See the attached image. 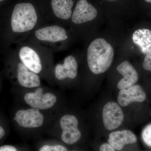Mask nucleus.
<instances>
[{
	"instance_id": "5",
	"label": "nucleus",
	"mask_w": 151,
	"mask_h": 151,
	"mask_svg": "<svg viewBox=\"0 0 151 151\" xmlns=\"http://www.w3.org/2000/svg\"><path fill=\"white\" fill-rule=\"evenodd\" d=\"M103 117L105 128L107 130L112 131L122 125L124 121V113L117 103L109 102L103 108Z\"/></svg>"
},
{
	"instance_id": "17",
	"label": "nucleus",
	"mask_w": 151,
	"mask_h": 151,
	"mask_svg": "<svg viewBox=\"0 0 151 151\" xmlns=\"http://www.w3.org/2000/svg\"><path fill=\"white\" fill-rule=\"evenodd\" d=\"M142 136L146 145L151 147V124L145 127L142 132Z\"/></svg>"
},
{
	"instance_id": "2",
	"label": "nucleus",
	"mask_w": 151,
	"mask_h": 151,
	"mask_svg": "<svg viewBox=\"0 0 151 151\" xmlns=\"http://www.w3.org/2000/svg\"><path fill=\"white\" fill-rule=\"evenodd\" d=\"M37 16L34 6L29 3L17 4L14 8L11 20L12 31L15 33L31 30L36 24Z\"/></svg>"
},
{
	"instance_id": "9",
	"label": "nucleus",
	"mask_w": 151,
	"mask_h": 151,
	"mask_svg": "<svg viewBox=\"0 0 151 151\" xmlns=\"http://www.w3.org/2000/svg\"><path fill=\"white\" fill-rule=\"evenodd\" d=\"M35 35L40 40L52 42L62 41L68 38L65 29L56 25L40 29L36 31Z\"/></svg>"
},
{
	"instance_id": "12",
	"label": "nucleus",
	"mask_w": 151,
	"mask_h": 151,
	"mask_svg": "<svg viewBox=\"0 0 151 151\" xmlns=\"http://www.w3.org/2000/svg\"><path fill=\"white\" fill-rule=\"evenodd\" d=\"M77 62L75 58L69 55L65 58L63 64H58L55 68V78L61 80L66 78H75L77 74Z\"/></svg>"
},
{
	"instance_id": "10",
	"label": "nucleus",
	"mask_w": 151,
	"mask_h": 151,
	"mask_svg": "<svg viewBox=\"0 0 151 151\" xmlns=\"http://www.w3.org/2000/svg\"><path fill=\"white\" fill-rule=\"evenodd\" d=\"M117 71L124 76L118 83V89H127L134 85L139 79L137 72L133 65L128 61H125L118 65Z\"/></svg>"
},
{
	"instance_id": "8",
	"label": "nucleus",
	"mask_w": 151,
	"mask_h": 151,
	"mask_svg": "<svg viewBox=\"0 0 151 151\" xmlns=\"http://www.w3.org/2000/svg\"><path fill=\"white\" fill-rule=\"evenodd\" d=\"M146 97V93L142 87L139 85H134L127 89L120 90L118 102L122 107H126L134 102H144Z\"/></svg>"
},
{
	"instance_id": "13",
	"label": "nucleus",
	"mask_w": 151,
	"mask_h": 151,
	"mask_svg": "<svg viewBox=\"0 0 151 151\" xmlns=\"http://www.w3.org/2000/svg\"><path fill=\"white\" fill-rule=\"evenodd\" d=\"M137 141L134 134L131 131L124 130L112 132L109 135L108 142L115 150H121L124 146L134 144Z\"/></svg>"
},
{
	"instance_id": "4",
	"label": "nucleus",
	"mask_w": 151,
	"mask_h": 151,
	"mask_svg": "<svg viewBox=\"0 0 151 151\" xmlns=\"http://www.w3.org/2000/svg\"><path fill=\"white\" fill-rule=\"evenodd\" d=\"M43 89L39 87L34 92L25 94L24 100L30 106L38 110H46L52 108L56 102V96L51 93L43 94Z\"/></svg>"
},
{
	"instance_id": "3",
	"label": "nucleus",
	"mask_w": 151,
	"mask_h": 151,
	"mask_svg": "<svg viewBox=\"0 0 151 151\" xmlns=\"http://www.w3.org/2000/svg\"><path fill=\"white\" fill-rule=\"evenodd\" d=\"M60 126L62 129L61 139L64 142L73 145L80 139L81 133L78 129V121L75 116L70 115L63 116Z\"/></svg>"
},
{
	"instance_id": "26",
	"label": "nucleus",
	"mask_w": 151,
	"mask_h": 151,
	"mask_svg": "<svg viewBox=\"0 0 151 151\" xmlns=\"http://www.w3.org/2000/svg\"><path fill=\"white\" fill-rule=\"evenodd\" d=\"M77 151L72 150V151Z\"/></svg>"
},
{
	"instance_id": "1",
	"label": "nucleus",
	"mask_w": 151,
	"mask_h": 151,
	"mask_svg": "<svg viewBox=\"0 0 151 151\" xmlns=\"http://www.w3.org/2000/svg\"><path fill=\"white\" fill-rule=\"evenodd\" d=\"M114 57L112 46L105 39L93 41L87 50V63L90 70L95 74L104 73L111 66Z\"/></svg>"
},
{
	"instance_id": "18",
	"label": "nucleus",
	"mask_w": 151,
	"mask_h": 151,
	"mask_svg": "<svg viewBox=\"0 0 151 151\" xmlns=\"http://www.w3.org/2000/svg\"><path fill=\"white\" fill-rule=\"evenodd\" d=\"M39 151H68L67 149L61 145L54 146L45 145L40 149Z\"/></svg>"
},
{
	"instance_id": "23",
	"label": "nucleus",
	"mask_w": 151,
	"mask_h": 151,
	"mask_svg": "<svg viewBox=\"0 0 151 151\" xmlns=\"http://www.w3.org/2000/svg\"><path fill=\"white\" fill-rule=\"evenodd\" d=\"M146 2L148 3H151V0H145Z\"/></svg>"
},
{
	"instance_id": "22",
	"label": "nucleus",
	"mask_w": 151,
	"mask_h": 151,
	"mask_svg": "<svg viewBox=\"0 0 151 151\" xmlns=\"http://www.w3.org/2000/svg\"><path fill=\"white\" fill-rule=\"evenodd\" d=\"M5 134V132L2 127L0 126V140L4 136Z\"/></svg>"
},
{
	"instance_id": "21",
	"label": "nucleus",
	"mask_w": 151,
	"mask_h": 151,
	"mask_svg": "<svg viewBox=\"0 0 151 151\" xmlns=\"http://www.w3.org/2000/svg\"><path fill=\"white\" fill-rule=\"evenodd\" d=\"M0 151H17L13 146L6 145L0 147Z\"/></svg>"
},
{
	"instance_id": "19",
	"label": "nucleus",
	"mask_w": 151,
	"mask_h": 151,
	"mask_svg": "<svg viewBox=\"0 0 151 151\" xmlns=\"http://www.w3.org/2000/svg\"><path fill=\"white\" fill-rule=\"evenodd\" d=\"M143 66L145 70L151 71V53L146 55L143 61Z\"/></svg>"
},
{
	"instance_id": "25",
	"label": "nucleus",
	"mask_w": 151,
	"mask_h": 151,
	"mask_svg": "<svg viewBox=\"0 0 151 151\" xmlns=\"http://www.w3.org/2000/svg\"><path fill=\"white\" fill-rule=\"evenodd\" d=\"M109 1H115V0H109Z\"/></svg>"
},
{
	"instance_id": "11",
	"label": "nucleus",
	"mask_w": 151,
	"mask_h": 151,
	"mask_svg": "<svg viewBox=\"0 0 151 151\" xmlns=\"http://www.w3.org/2000/svg\"><path fill=\"white\" fill-rule=\"evenodd\" d=\"M19 57L22 63L29 70L38 73L42 69L41 62L37 52L27 46L22 47L19 51Z\"/></svg>"
},
{
	"instance_id": "20",
	"label": "nucleus",
	"mask_w": 151,
	"mask_h": 151,
	"mask_svg": "<svg viewBox=\"0 0 151 151\" xmlns=\"http://www.w3.org/2000/svg\"><path fill=\"white\" fill-rule=\"evenodd\" d=\"M100 151H116V150L109 144L104 143L100 147Z\"/></svg>"
},
{
	"instance_id": "6",
	"label": "nucleus",
	"mask_w": 151,
	"mask_h": 151,
	"mask_svg": "<svg viewBox=\"0 0 151 151\" xmlns=\"http://www.w3.org/2000/svg\"><path fill=\"white\" fill-rule=\"evenodd\" d=\"M14 119L20 127L26 128L41 127L44 122L43 115L39 110L34 108L18 111Z\"/></svg>"
},
{
	"instance_id": "14",
	"label": "nucleus",
	"mask_w": 151,
	"mask_h": 151,
	"mask_svg": "<svg viewBox=\"0 0 151 151\" xmlns=\"http://www.w3.org/2000/svg\"><path fill=\"white\" fill-rule=\"evenodd\" d=\"M17 77L20 84L24 87H38L40 84L39 76L29 70L22 62L19 63L18 65Z\"/></svg>"
},
{
	"instance_id": "7",
	"label": "nucleus",
	"mask_w": 151,
	"mask_h": 151,
	"mask_svg": "<svg viewBox=\"0 0 151 151\" xmlns=\"http://www.w3.org/2000/svg\"><path fill=\"white\" fill-rule=\"evenodd\" d=\"M96 9L86 0H79L76 4L71 20L76 24H80L91 21L97 17Z\"/></svg>"
},
{
	"instance_id": "16",
	"label": "nucleus",
	"mask_w": 151,
	"mask_h": 151,
	"mask_svg": "<svg viewBox=\"0 0 151 151\" xmlns=\"http://www.w3.org/2000/svg\"><path fill=\"white\" fill-rule=\"evenodd\" d=\"M51 4L53 14L57 17L67 20L71 16L72 0H52Z\"/></svg>"
},
{
	"instance_id": "15",
	"label": "nucleus",
	"mask_w": 151,
	"mask_h": 151,
	"mask_svg": "<svg viewBox=\"0 0 151 151\" xmlns=\"http://www.w3.org/2000/svg\"><path fill=\"white\" fill-rule=\"evenodd\" d=\"M133 42L144 54L151 53V31L142 29L135 31L132 36Z\"/></svg>"
},
{
	"instance_id": "24",
	"label": "nucleus",
	"mask_w": 151,
	"mask_h": 151,
	"mask_svg": "<svg viewBox=\"0 0 151 151\" xmlns=\"http://www.w3.org/2000/svg\"><path fill=\"white\" fill-rule=\"evenodd\" d=\"M4 1H5V0H0V2H2Z\"/></svg>"
}]
</instances>
